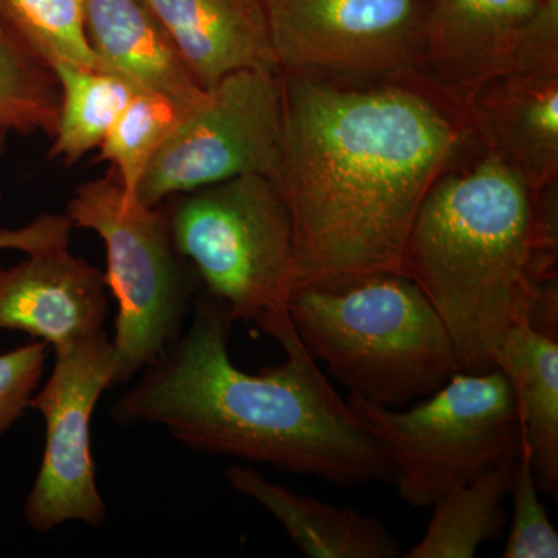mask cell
<instances>
[{
    "mask_svg": "<svg viewBox=\"0 0 558 558\" xmlns=\"http://www.w3.org/2000/svg\"><path fill=\"white\" fill-rule=\"evenodd\" d=\"M281 81L277 183L295 233L292 295L402 275L429 190L481 149L464 101L427 75L352 81L281 72Z\"/></svg>",
    "mask_w": 558,
    "mask_h": 558,
    "instance_id": "cell-1",
    "label": "cell"
},
{
    "mask_svg": "<svg viewBox=\"0 0 558 558\" xmlns=\"http://www.w3.org/2000/svg\"><path fill=\"white\" fill-rule=\"evenodd\" d=\"M234 322L207 295L189 329L140 373L110 410L123 427L157 425L199 453L311 475L337 487L395 483L380 444L341 399L293 328L289 311L258 326L286 360L245 373L230 355Z\"/></svg>",
    "mask_w": 558,
    "mask_h": 558,
    "instance_id": "cell-2",
    "label": "cell"
},
{
    "mask_svg": "<svg viewBox=\"0 0 558 558\" xmlns=\"http://www.w3.org/2000/svg\"><path fill=\"white\" fill-rule=\"evenodd\" d=\"M557 258V185L532 191L478 149L429 190L402 275L438 312L461 373L480 374L558 281Z\"/></svg>",
    "mask_w": 558,
    "mask_h": 558,
    "instance_id": "cell-3",
    "label": "cell"
},
{
    "mask_svg": "<svg viewBox=\"0 0 558 558\" xmlns=\"http://www.w3.org/2000/svg\"><path fill=\"white\" fill-rule=\"evenodd\" d=\"M288 311L312 357L352 395L377 405H410L461 371L438 312L403 275L301 290Z\"/></svg>",
    "mask_w": 558,
    "mask_h": 558,
    "instance_id": "cell-4",
    "label": "cell"
},
{
    "mask_svg": "<svg viewBox=\"0 0 558 558\" xmlns=\"http://www.w3.org/2000/svg\"><path fill=\"white\" fill-rule=\"evenodd\" d=\"M411 409H388L357 395L348 403L395 469L400 499L432 508L523 451V429L508 377L459 373Z\"/></svg>",
    "mask_w": 558,
    "mask_h": 558,
    "instance_id": "cell-5",
    "label": "cell"
},
{
    "mask_svg": "<svg viewBox=\"0 0 558 558\" xmlns=\"http://www.w3.org/2000/svg\"><path fill=\"white\" fill-rule=\"evenodd\" d=\"M172 244L233 322L288 311L295 270L292 216L274 179L247 174L167 202Z\"/></svg>",
    "mask_w": 558,
    "mask_h": 558,
    "instance_id": "cell-6",
    "label": "cell"
},
{
    "mask_svg": "<svg viewBox=\"0 0 558 558\" xmlns=\"http://www.w3.org/2000/svg\"><path fill=\"white\" fill-rule=\"evenodd\" d=\"M73 229L97 233L106 248V288L117 301L112 347L116 385L148 366L183 330L191 286L172 244L167 204L131 199L112 171L87 180L70 197Z\"/></svg>",
    "mask_w": 558,
    "mask_h": 558,
    "instance_id": "cell-7",
    "label": "cell"
},
{
    "mask_svg": "<svg viewBox=\"0 0 558 558\" xmlns=\"http://www.w3.org/2000/svg\"><path fill=\"white\" fill-rule=\"evenodd\" d=\"M207 92L150 161L137 190L142 204L159 207L240 175L277 182L284 134L281 72L238 70Z\"/></svg>",
    "mask_w": 558,
    "mask_h": 558,
    "instance_id": "cell-8",
    "label": "cell"
},
{
    "mask_svg": "<svg viewBox=\"0 0 558 558\" xmlns=\"http://www.w3.org/2000/svg\"><path fill=\"white\" fill-rule=\"evenodd\" d=\"M279 72L352 81L425 73L424 0H263Z\"/></svg>",
    "mask_w": 558,
    "mask_h": 558,
    "instance_id": "cell-9",
    "label": "cell"
},
{
    "mask_svg": "<svg viewBox=\"0 0 558 558\" xmlns=\"http://www.w3.org/2000/svg\"><path fill=\"white\" fill-rule=\"evenodd\" d=\"M53 354L49 379L28 402L46 422L43 459L24 505L25 521L39 534L72 521L100 527L108 517L95 475L92 417L116 385V349L101 330Z\"/></svg>",
    "mask_w": 558,
    "mask_h": 558,
    "instance_id": "cell-10",
    "label": "cell"
},
{
    "mask_svg": "<svg viewBox=\"0 0 558 558\" xmlns=\"http://www.w3.org/2000/svg\"><path fill=\"white\" fill-rule=\"evenodd\" d=\"M108 292L102 270L70 247L32 253L0 267V330L68 347L105 330Z\"/></svg>",
    "mask_w": 558,
    "mask_h": 558,
    "instance_id": "cell-11",
    "label": "cell"
},
{
    "mask_svg": "<svg viewBox=\"0 0 558 558\" xmlns=\"http://www.w3.org/2000/svg\"><path fill=\"white\" fill-rule=\"evenodd\" d=\"M543 0H424L425 73L462 101L512 72Z\"/></svg>",
    "mask_w": 558,
    "mask_h": 558,
    "instance_id": "cell-12",
    "label": "cell"
},
{
    "mask_svg": "<svg viewBox=\"0 0 558 558\" xmlns=\"http://www.w3.org/2000/svg\"><path fill=\"white\" fill-rule=\"evenodd\" d=\"M481 150L532 191L558 183V73L508 72L464 100Z\"/></svg>",
    "mask_w": 558,
    "mask_h": 558,
    "instance_id": "cell-13",
    "label": "cell"
},
{
    "mask_svg": "<svg viewBox=\"0 0 558 558\" xmlns=\"http://www.w3.org/2000/svg\"><path fill=\"white\" fill-rule=\"evenodd\" d=\"M204 90L245 69L278 70L263 0H142Z\"/></svg>",
    "mask_w": 558,
    "mask_h": 558,
    "instance_id": "cell-14",
    "label": "cell"
},
{
    "mask_svg": "<svg viewBox=\"0 0 558 558\" xmlns=\"http://www.w3.org/2000/svg\"><path fill=\"white\" fill-rule=\"evenodd\" d=\"M86 32L100 68L138 92L168 98L185 113L207 98L142 0H89Z\"/></svg>",
    "mask_w": 558,
    "mask_h": 558,
    "instance_id": "cell-15",
    "label": "cell"
},
{
    "mask_svg": "<svg viewBox=\"0 0 558 558\" xmlns=\"http://www.w3.org/2000/svg\"><path fill=\"white\" fill-rule=\"evenodd\" d=\"M226 480L238 494L269 510L307 558H396L398 539L376 517L300 495L264 478L255 469L231 465Z\"/></svg>",
    "mask_w": 558,
    "mask_h": 558,
    "instance_id": "cell-16",
    "label": "cell"
},
{
    "mask_svg": "<svg viewBox=\"0 0 558 558\" xmlns=\"http://www.w3.org/2000/svg\"><path fill=\"white\" fill-rule=\"evenodd\" d=\"M495 368L508 377L539 494L558 492V341L520 325L495 354Z\"/></svg>",
    "mask_w": 558,
    "mask_h": 558,
    "instance_id": "cell-17",
    "label": "cell"
},
{
    "mask_svg": "<svg viewBox=\"0 0 558 558\" xmlns=\"http://www.w3.org/2000/svg\"><path fill=\"white\" fill-rule=\"evenodd\" d=\"M517 459L436 501L427 532L405 557L472 558L484 543L501 538L508 526L502 501L509 495Z\"/></svg>",
    "mask_w": 558,
    "mask_h": 558,
    "instance_id": "cell-18",
    "label": "cell"
},
{
    "mask_svg": "<svg viewBox=\"0 0 558 558\" xmlns=\"http://www.w3.org/2000/svg\"><path fill=\"white\" fill-rule=\"evenodd\" d=\"M61 106L50 159L65 167L98 149L134 97V86L116 73L83 65H54Z\"/></svg>",
    "mask_w": 558,
    "mask_h": 558,
    "instance_id": "cell-19",
    "label": "cell"
},
{
    "mask_svg": "<svg viewBox=\"0 0 558 558\" xmlns=\"http://www.w3.org/2000/svg\"><path fill=\"white\" fill-rule=\"evenodd\" d=\"M61 92L53 70L36 58L0 20V138L53 137Z\"/></svg>",
    "mask_w": 558,
    "mask_h": 558,
    "instance_id": "cell-20",
    "label": "cell"
},
{
    "mask_svg": "<svg viewBox=\"0 0 558 558\" xmlns=\"http://www.w3.org/2000/svg\"><path fill=\"white\" fill-rule=\"evenodd\" d=\"M87 5L89 0H0V20L51 69L100 68L87 39Z\"/></svg>",
    "mask_w": 558,
    "mask_h": 558,
    "instance_id": "cell-21",
    "label": "cell"
},
{
    "mask_svg": "<svg viewBox=\"0 0 558 558\" xmlns=\"http://www.w3.org/2000/svg\"><path fill=\"white\" fill-rule=\"evenodd\" d=\"M185 116L168 98L135 92L98 148V160L109 163V170L119 178L128 197L137 199L140 182L150 161Z\"/></svg>",
    "mask_w": 558,
    "mask_h": 558,
    "instance_id": "cell-22",
    "label": "cell"
},
{
    "mask_svg": "<svg viewBox=\"0 0 558 558\" xmlns=\"http://www.w3.org/2000/svg\"><path fill=\"white\" fill-rule=\"evenodd\" d=\"M509 495L513 515L501 557L557 558L558 534L539 499L526 446L513 465Z\"/></svg>",
    "mask_w": 558,
    "mask_h": 558,
    "instance_id": "cell-23",
    "label": "cell"
},
{
    "mask_svg": "<svg viewBox=\"0 0 558 558\" xmlns=\"http://www.w3.org/2000/svg\"><path fill=\"white\" fill-rule=\"evenodd\" d=\"M49 349L46 341L35 340L0 354V438L20 421L43 384Z\"/></svg>",
    "mask_w": 558,
    "mask_h": 558,
    "instance_id": "cell-24",
    "label": "cell"
},
{
    "mask_svg": "<svg viewBox=\"0 0 558 558\" xmlns=\"http://www.w3.org/2000/svg\"><path fill=\"white\" fill-rule=\"evenodd\" d=\"M72 230V222L65 213L64 215L44 213L25 226L16 229H0V252L17 250L25 255H32V253L47 252V250L70 247Z\"/></svg>",
    "mask_w": 558,
    "mask_h": 558,
    "instance_id": "cell-25",
    "label": "cell"
},
{
    "mask_svg": "<svg viewBox=\"0 0 558 558\" xmlns=\"http://www.w3.org/2000/svg\"><path fill=\"white\" fill-rule=\"evenodd\" d=\"M5 145L7 138H0V160H2L3 154H5ZM3 194L2 189H0V207H2Z\"/></svg>",
    "mask_w": 558,
    "mask_h": 558,
    "instance_id": "cell-26",
    "label": "cell"
}]
</instances>
